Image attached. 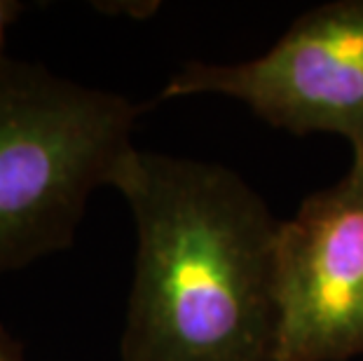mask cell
Wrapping results in <instances>:
<instances>
[{
	"mask_svg": "<svg viewBox=\"0 0 363 361\" xmlns=\"http://www.w3.org/2000/svg\"><path fill=\"white\" fill-rule=\"evenodd\" d=\"M113 188L136 228L120 361H277L281 221L233 169L134 148Z\"/></svg>",
	"mask_w": 363,
	"mask_h": 361,
	"instance_id": "obj_1",
	"label": "cell"
},
{
	"mask_svg": "<svg viewBox=\"0 0 363 361\" xmlns=\"http://www.w3.org/2000/svg\"><path fill=\"white\" fill-rule=\"evenodd\" d=\"M143 113L113 91L7 59L0 73V274L73 244L94 190L136 148Z\"/></svg>",
	"mask_w": 363,
	"mask_h": 361,
	"instance_id": "obj_2",
	"label": "cell"
},
{
	"mask_svg": "<svg viewBox=\"0 0 363 361\" xmlns=\"http://www.w3.org/2000/svg\"><path fill=\"white\" fill-rule=\"evenodd\" d=\"M220 94L267 125L328 132L363 148V0L300 14L265 55L239 64H185L160 99Z\"/></svg>",
	"mask_w": 363,
	"mask_h": 361,
	"instance_id": "obj_3",
	"label": "cell"
},
{
	"mask_svg": "<svg viewBox=\"0 0 363 361\" xmlns=\"http://www.w3.org/2000/svg\"><path fill=\"white\" fill-rule=\"evenodd\" d=\"M277 361L363 355V148L330 188L303 199L277 237Z\"/></svg>",
	"mask_w": 363,
	"mask_h": 361,
	"instance_id": "obj_4",
	"label": "cell"
},
{
	"mask_svg": "<svg viewBox=\"0 0 363 361\" xmlns=\"http://www.w3.org/2000/svg\"><path fill=\"white\" fill-rule=\"evenodd\" d=\"M21 12V5L14 3V0H0V73L7 64L5 57V35H7V26L17 19V14Z\"/></svg>",
	"mask_w": 363,
	"mask_h": 361,
	"instance_id": "obj_5",
	"label": "cell"
},
{
	"mask_svg": "<svg viewBox=\"0 0 363 361\" xmlns=\"http://www.w3.org/2000/svg\"><path fill=\"white\" fill-rule=\"evenodd\" d=\"M0 361H26L21 345L0 326Z\"/></svg>",
	"mask_w": 363,
	"mask_h": 361,
	"instance_id": "obj_6",
	"label": "cell"
}]
</instances>
